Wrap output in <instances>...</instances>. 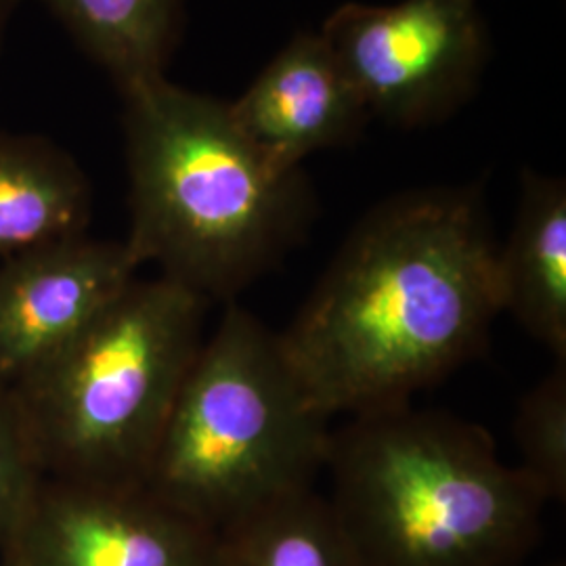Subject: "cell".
Wrapping results in <instances>:
<instances>
[{
	"label": "cell",
	"instance_id": "14",
	"mask_svg": "<svg viewBox=\"0 0 566 566\" xmlns=\"http://www.w3.org/2000/svg\"><path fill=\"white\" fill-rule=\"evenodd\" d=\"M518 468L547 502L566 500V361L533 386L514 418Z\"/></svg>",
	"mask_w": 566,
	"mask_h": 566
},
{
	"label": "cell",
	"instance_id": "1",
	"mask_svg": "<svg viewBox=\"0 0 566 566\" xmlns=\"http://www.w3.org/2000/svg\"><path fill=\"white\" fill-rule=\"evenodd\" d=\"M497 248L474 187L371 208L280 332L317 409L334 420L409 405L476 357L502 313Z\"/></svg>",
	"mask_w": 566,
	"mask_h": 566
},
{
	"label": "cell",
	"instance_id": "12",
	"mask_svg": "<svg viewBox=\"0 0 566 566\" xmlns=\"http://www.w3.org/2000/svg\"><path fill=\"white\" fill-rule=\"evenodd\" d=\"M82 53L124 93L166 76L185 0H41Z\"/></svg>",
	"mask_w": 566,
	"mask_h": 566
},
{
	"label": "cell",
	"instance_id": "3",
	"mask_svg": "<svg viewBox=\"0 0 566 566\" xmlns=\"http://www.w3.org/2000/svg\"><path fill=\"white\" fill-rule=\"evenodd\" d=\"M329 506L361 566H525L547 500L483 426L411 403L332 434Z\"/></svg>",
	"mask_w": 566,
	"mask_h": 566
},
{
	"label": "cell",
	"instance_id": "9",
	"mask_svg": "<svg viewBox=\"0 0 566 566\" xmlns=\"http://www.w3.org/2000/svg\"><path fill=\"white\" fill-rule=\"evenodd\" d=\"M229 109L243 135L287 170L355 142L371 116L322 32L294 36Z\"/></svg>",
	"mask_w": 566,
	"mask_h": 566
},
{
	"label": "cell",
	"instance_id": "4",
	"mask_svg": "<svg viewBox=\"0 0 566 566\" xmlns=\"http://www.w3.org/2000/svg\"><path fill=\"white\" fill-rule=\"evenodd\" d=\"M329 418L308 397L280 332L238 303L202 346L143 486L221 533L327 468Z\"/></svg>",
	"mask_w": 566,
	"mask_h": 566
},
{
	"label": "cell",
	"instance_id": "17",
	"mask_svg": "<svg viewBox=\"0 0 566 566\" xmlns=\"http://www.w3.org/2000/svg\"><path fill=\"white\" fill-rule=\"evenodd\" d=\"M547 566H565V565H563V563H552V565H547Z\"/></svg>",
	"mask_w": 566,
	"mask_h": 566
},
{
	"label": "cell",
	"instance_id": "6",
	"mask_svg": "<svg viewBox=\"0 0 566 566\" xmlns=\"http://www.w3.org/2000/svg\"><path fill=\"white\" fill-rule=\"evenodd\" d=\"M322 36L371 116L399 126L439 122L465 102L489 53L476 0L344 4Z\"/></svg>",
	"mask_w": 566,
	"mask_h": 566
},
{
	"label": "cell",
	"instance_id": "2",
	"mask_svg": "<svg viewBox=\"0 0 566 566\" xmlns=\"http://www.w3.org/2000/svg\"><path fill=\"white\" fill-rule=\"evenodd\" d=\"M122 95L135 263L208 304L238 296L303 240L315 196L250 142L229 103L166 76Z\"/></svg>",
	"mask_w": 566,
	"mask_h": 566
},
{
	"label": "cell",
	"instance_id": "13",
	"mask_svg": "<svg viewBox=\"0 0 566 566\" xmlns=\"http://www.w3.org/2000/svg\"><path fill=\"white\" fill-rule=\"evenodd\" d=\"M217 566H361L327 497L285 495L219 533Z\"/></svg>",
	"mask_w": 566,
	"mask_h": 566
},
{
	"label": "cell",
	"instance_id": "16",
	"mask_svg": "<svg viewBox=\"0 0 566 566\" xmlns=\"http://www.w3.org/2000/svg\"><path fill=\"white\" fill-rule=\"evenodd\" d=\"M21 0H0V51H2V42L7 36V30H9V23L13 20L18 7H20Z\"/></svg>",
	"mask_w": 566,
	"mask_h": 566
},
{
	"label": "cell",
	"instance_id": "5",
	"mask_svg": "<svg viewBox=\"0 0 566 566\" xmlns=\"http://www.w3.org/2000/svg\"><path fill=\"white\" fill-rule=\"evenodd\" d=\"M210 304L133 280L60 355L11 388L49 479L143 485L203 343Z\"/></svg>",
	"mask_w": 566,
	"mask_h": 566
},
{
	"label": "cell",
	"instance_id": "15",
	"mask_svg": "<svg viewBox=\"0 0 566 566\" xmlns=\"http://www.w3.org/2000/svg\"><path fill=\"white\" fill-rule=\"evenodd\" d=\"M44 481L20 403L0 385V552L11 542Z\"/></svg>",
	"mask_w": 566,
	"mask_h": 566
},
{
	"label": "cell",
	"instance_id": "7",
	"mask_svg": "<svg viewBox=\"0 0 566 566\" xmlns=\"http://www.w3.org/2000/svg\"><path fill=\"white\" fill-rule=\"evenodd\" d=\"M4 566H217L219 533L143 485L44 476Z\"/></svg>",
	"mask_w": 566,
	"mask_h": 566
},
{
	"label": "cell",
	"instance_id": "8",
	"mask_svg": "<svg viewBox=\"0 0 566 566\" xmlns=\"http://www.w3.org/2000/svg\"><path fill=\"white\" fill-rule=\"evenodd\" d=\"M124 242L86 233L0 264V385L15 388L74 343L137 280Z\"/></svg>",
	"mask_w": 566,
	"mask_h": 566
},
{
	"label": "cell",
	"instance_id": "11",
	"mask_svg": "<svg viewBox=\"0 0 566 566\" xmlns=\"http://www.w3.org/2000/svg\"><path fill=\"white\" fill-rule=\"evenodd\" d=\"M93 187L76 158L41 135L0 133V259L86 233Z\"/></svg>",
	"mask_w": 566,
	"mask_h": 566
},
{
	"label": "cell",
	"instance_id": "10",
	"mask_svg": "<svg viewBox=\"0 0 566 566\" xmlns=\"http://www.w3.org/2000/svg\"><path fill=\"white\" fill-rule=\"evenodd\" d=\"M497 292L502 311L566 361L565 179L523 172L512 233L497 248Z\"/></svg>",
	"mask_w": 566,
	"mask_h": 566
}]
</instances>
